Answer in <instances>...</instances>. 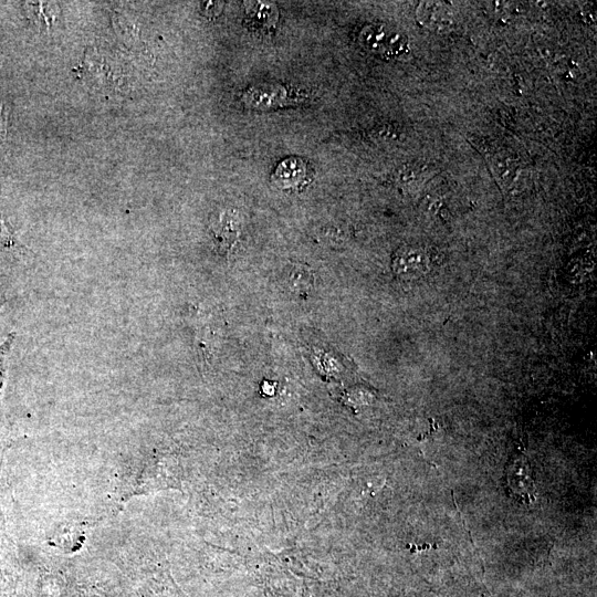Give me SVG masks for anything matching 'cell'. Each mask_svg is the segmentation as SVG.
<instances>
[{
    "label": "cell",
    "mask_w": 597,
    "mask_h": 597,
    "mask_svg": "<svg viewBox=\"0 0 597 597\" xmlns=\"http://www.w3.org/2000/svg\"><path fill=\"white\" fill-rule=\"evenodd\" d=\"M431 258L421 247L404 246L396 251L392 260V269L402 279L424 277L431 269Z\"/></svg>",
    "instance_id": "7a4b0ae2"
},
{
    "label": "cell",
    "mask_w": 597,
    "mask_h": 597,
    "mask_svg": "<svg viewBox=\"0 0 597 597\" xmlns=\"http://www.w3.org/2000/svg\"><path fill=\"white\" fill-rule=\"evenodd\" d=\"M7 133V113L4 104L0 101V135L6 136Z\"/></svg>",
    "instance_id": "9c48e42d"
},
{
    "label": "cell",
    "mask_w": 597,
    "mask_h": 597,
    "mask_svg": "<svg viewBox=\"0 0 597 597\" xmlns=\"http://www.w3.org/2000/svg\"><path fill=\"white\" fill-rule=\"evenodd\" d=\"M278 20V12L274 4L249 3L245 23L250 29L256 31L274 30Z\"/></svg>",
    "instance_id": "52a82bcc"
},
{
    "label": "cell",
    "mask_w": 597,
    "mask_h": 597,
    "mask_svg": "<svg viewBox=\"0 0 597 597\" xmlns=\"http://www.w3.org/2000/svg\"><path fill=\"white\" fill-rule=\"evenodd\" d=\"M417 19L424 27L434 31H446L453 27L452 10L442 3L424 2L417 8Z\"/></svg>",
    "instance_id": "8992f818"
},
{
    "label": "cell",
    "mask_w": 597,
    "mask_h": 597,
    "mask_svg": "<svg viewBox=\"0 0 597 597\" xmlns=\"http://www.w3.org/2000/svg\"><path fill=\"white\" fill-rule=\"evenodd\" d=\"M243 101L249 109L268 111L291 106L298 99L292 98L284 86L263 85L245 91Z\"/></svg>",
    "instance_id": "3957f363"
},
{
    "label": "cell",
    "mask_w": 597,
    "mask_h": 597,
    "mask_svg": "<svg viewBox=\"0 0 597 597\" xmlns=\"http://www.w3.org/2000/svg\"><path fill=\"white\" fill-rule=\"evenodd\" d=\"M508 480L512 494L525 504L534 501V481L526 457L513 460L508 471Z\"/></svg>",
    "instance_id": "5b68a950"
},
{
    "label": "cell",
    "mask_w": 597,
    "mask_h": 597,
    "mask_svg": "<svg viewBox=\"0 0 597 597\" xmlns=\"http://www.w3.org/2000/svg\"><path fill=\"white\" fill-rule=\"evenodd\" d=\"M288 284L291 288H296L295 290L299 291L302 288H308L310 282V274L307 270H291L288 272Z\"/></svg>",
    "instance_id": "ba28073f"
},
{
    "label": "cell",
    "mask_w": 597,
    "mask_h": 597,
    "mask_svg": "<svg viewBox=\"0 0 597 597\" xmlns=\"http://www.w3.org/2000/svg\"><path fill=\"white\" fill-rule=\"evenodd\" d=\"M308 165L299 157H288L279 163L271 181L282 191L301 190L308 182Z\"/></svg>",
    "instance_id": "277c9868"
},
{
    "label": "cell",
    "mask_w": 597,
    "mask_h": 597,
    "mask_svg": "<svg viewBox=\"0 0 597 597\" xmlns=\"http://www.w3.org/2000/svg\"><path fill=\"white\" fill-rule=\"evenodd\" d=\"M360 43L372 54L386 59H400L410 54L408 39L400 31L383 24L364 27Z\"/></svg>",
    "instance_id": "6da1fadb"
}]
</instances>
